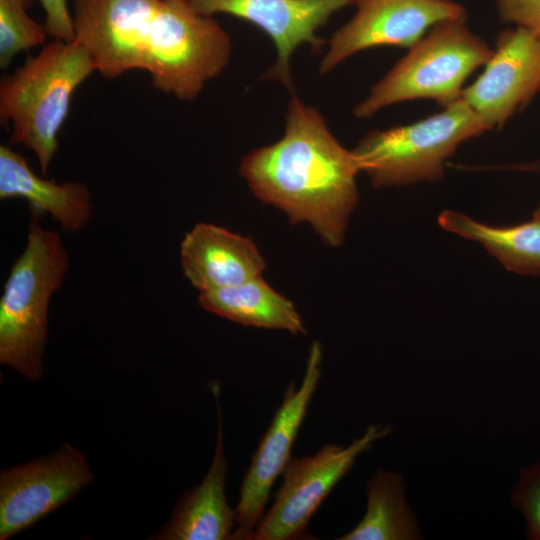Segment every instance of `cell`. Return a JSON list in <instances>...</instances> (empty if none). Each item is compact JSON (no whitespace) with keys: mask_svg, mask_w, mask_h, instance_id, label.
<instances>
[{"mask_svg":"<svg viewBox=\"0 0 540 540\" xmlns=\"http://www.w3.org/2000/svg\"><path fill=\"white\" fill-rule=\"evenodd\" d=\"M34 0H0V67L7 69L16 54L45 44L49 34L27 13Z\"/></svg>","mask_w":540,"mask_h":540,"instance_id":"19","label":"cell"},{"mask_svg":"<svg viewBox=\"0 0 540 540\" xmlns=\"http://www.w3.org/2000/svg\"><path fill=\"white\" fill-rule=\"evenodd\" d=\"M494 50L465 25V19L434 25L353 108L369 118L387 106L428 99L446 107L461 97L466 79L491 59Z\"/></svg>","mask_w":540,"mask_h":540,"instance_id":"6","label":"cell"},{"mask_svg":"<svg viewBox=\"0 0 540 540\" xmlns=\"http://www.w3.org/2000/svg\"><path fill=\"white\" fill-rule=\"evenodd\" d=\"M540 91V38L516 26L502 31L482 74L461 98L489 129L502 128Z\"/></svg>","mask_w":540,"mask_h":540,"instance_id":"12","label":"cell"},{"mask_svg":"<svg viewBox=\"0 0 540 540\" xmlns=\"http://www.w3.org/2000/svg\"><path fill=\"white\" fill-rule=\"evenodd\" d=\"M367 510L359 524L339 540H413L421 534L408 505L400 474L378 470L367 482Z\"/></svg>","mask_w":540,"mask_h":540,"instance_id":"18","label":"cell"},{"mask_svg":"<svg viewBox=\"0 0 540 540\" xmlns=\"http://www.w3.org/2000/svg\"><path fill=\"white\" fill-rule=\"evenodd\" d=\"M93 474L85 456L67 443L53 454L0 474V539L29 528L74 497Z\"/></svg>","mask_w":540,"mask_h":540,"instance_id":"10","label":"cell"},{"mask_svg":"<svg viewBox=\"0 0 540 540\" xmlns=\"http://www.w3.org/2000/svg\"><path fill=\"white\" fill-rule=\"evenodd\" d=\"M390 433L387 425H370L350 445L326 444L314 455L291 458L283 482L268 512L257 525L254 540L300 538L309 521L360 454Z\"/></svg>","mask_w":540,"mask_h":540,"instance_id":"7","label":"cell"},{"mask_svg":"<svg viewBox=\"0 0 540 540\" xmlns=\"http://www.w3.org/2000/svg\"><path fill=\"white\" fill-rule=\"evenodd\" d=\"M488 169H507L522 172H533L540 174V159L532 162L509 164L502 166L487 167Z\"/></svg>","mask_w":540,"mask_h":540,"instance_id":"23","label":"cell"},{"mask_svg":"<svg viewBox=\"0 0 540 540\" xmlns=\"http://www.w3.org/2000/svg\"><path fill=\"white\" fill-rule=\"evenodd\" d=\"M14 198L26 200L32 216L49 214L62 230L71 233L84 229L93 215V198L86 184H58L40 177L24 156L1 145L0 199Z\"/></svg>","mask_w":540,"mask_h":540,"instance_id":"14","label":"cell"},{"mask_svg":"<svg viewBox=\"0 0 540 540\" xmlns=\"http://www.w3.org/2000/svg\"><path fill=\"white\" fill-rule=\"evenodd\" d=\"M356 0H187L199 14L225 13L249 22L271 38L274 64L262 79L276 80L295 92L290 61L297 48L308 44L320 51L326 41L317 35L331 16Z\"/></svg>","mask_w":540,"mask_h":540,"instance_id":"11","label":"cell"},{"mask_svg":"<svg viewBox=\"0 0 540 540\" xmlns=\"http://www.w3.org/2000/svg\"><path fill=\"white\" fill-rule=\"evenodd\" d=\"M437 220L445 231L482 245L507 270L540 276V221L532 218L512 226H492L450 209Z\"/></svg>","mask_w":540,"mask_h":540,"instance_id":"17","label":"cell"},{"mask_svg":"<svg viewBox=\"0 0 540 540\" xmlns=\"http://www.w3.org/2000/svg\"><path fill=\"white\" fill-rule=\"evenodd\" d=\"M180 260L185 277L199 292L241 284L262 276L265 269L251 239L203 222L184 236Z\"/></svg>","mask_w":540,"mask_h":540,"instance_id":"13","label":"cell"},{"mask_svg":"<svg viewBox=\"0 0 540 540\" xmlns=\"http://www.w3.org/2000/svg\"><path fill=\"white\" fill-rule=\"evenodd\" d=\"M94 71V59L81 43L54 39L0 82V122L12 124L10 143L31 150L43 176L58 151L72 94Z\"/></svg>","mask_w":540,"mask_h":540,"instance_id":"3","label":"cell"},{"mask_svg":"<svg viewBox=\"0 0 540 540\" xmlns=\"http://www.w3.org/2000/svg\"><path fill=\"white\" fill-rule=\"evenodd\" d=\"M322 349L312 343L299 387L291 383L244 476L233 539L249 540L264 515L269 492L288 464L293 443L321 378Z\"/></svg>","mask_w":540,"mask_h":540,"instance_id":"8","label":"cell"},{"mask_svg":"<svg viewBox=\"0 0 540 540\" xmlns=\"http://www.w3.org/2000/svg\"><path fill=\"white\" fill-rule=\"evenodd\" d=\"M354 5V16L328 42L320 75L366 49L410 48L437 23L466 17L463 6L451 0H356Z\"/></svg>","mask_w":540,"mask_h":540,"instance_id":"9","label":"cell"},{"mask_svg":"<svg viewBox=\"0 0 540 540\" xmlns=\"http://www.w3.org/2000/svg\"><path fill=\"white\" fill-rule=\"evenodd\" d=\"M69 267L60 235L32 216L26 246L11 266L0 299V363L31 381L43 375L49 304Z\"/></svg>","mask_w":540,"mask_h":540,"instance_id":"4","label":"cell"},{"mask_svg":"<svg viewBox=\"0 0 540 540\" xmlns=\"http://www.w3.org/2000/svg\"><path fill=\"white\" fill-rule=\"evenodd\" d=\"M239 173L258 199L285 212L292 224H310L330 247L343 243L359 202L360 170L322 114L295 92L283 136L248 153Z\"/></svg>","mask_w":540,"mask_h":540,"instance_id":"2","label":"cell"},{"mask_svg":"<svg viewBox=\"0 0 540 540\" xmlns=\"http://www.w3.org/2000/svg\"><path fill=\"white\" fill-rule=\"evenodd\" d=\"M490 130L461 97L419 121L367 132L352 154L375 188L442 180L444 166L465 141Z\"/></svg>","mask_w":540,"mask_h":540,"instance_id":"5","label":"cell"},{"mask_svg":"<svg viewBox=\"0 0 540 540\" xmlns=\"http://www.w3.org/2000/svg\"><path fill=\"white\" fill-rule=\"evenodd\" d=\"M218 433L214 457L203 481L180 498L172 518L152 539L225 540L233 539L236 511L227 503L225 480L228 462L224 455L218 389Z\"/></svg>","mask_w":540,"mask_h":540,"instance_id":"15","label":"cell"},{"mask_svg":"<svg viewBox=\"0 0 540 540\" xmlns=\"http://www.w3.org/2000/svg\"><path fill=\"white\" fill-rule=\"evenodd\" d=\"M72 16L75 40L103 77L142 69L180 100L196 99L230 61L228 33L187 0H75Z\"/></svg>","mask_w":540,"mask_h":540,"instance_id":"1","label":"cell"},{"mask_svg":"<svg viewBox=\"0 0 540 540\" xmlns=\"http://www.w3.org/2000/svg\"><path fill=\"white\" fill-rule=\"evenodd\" d=\"M496 5L502 21L540 38V0H496Z\"/></svg>","mask_w":540,"mask_h":540,"instance_id":"21","label":"cell"},{"mask_svg":"<svg viewBox=\"0 0 540 540\" xmlns=\"http://www.w3.org/2000/svg\"><path fill=\"white\" fill-rule=\"evenodd\" d=\"M533 218L540 221V204L538 205L537 209L535 210L533 214Z\"/></svg>","mask_w":540,"mask_h":540,"instance_id":"24","label":"cell"},{"mask_svg":"<svg viewBox=\"0 0 540 540\" xmlns=\"http://www.w3.org/2000/svg\"><path fill=\"white\" fill-rule=\"evenodd\" d=\"M45 12L44 26L53 39L72 42L75 40L73 16L67 0H40Z\"/></svg>","mask_w":540,"mask_h":540,"instance_id":"22","label":"cell"},{"mask_svg":"<svg viewBox=\"0 0 540 540\" xmlns=\"http://www.w3.org/2000/svg\"><path fill=\"white\" fill-rule=\"evenodd\" d=\"M198 303L203 309L244 326L286 330L295 335L305 333L292 301L276 292L262 276L199 292Z\"/></svg>","mask_w":540,"mask_h":540,"instance_id":"16","label":"cell"},{"mask_svg":"<svg viewBox=\"0 0 540 540\" xmlns=\"http://www.w3.org/2000/svg\"><path fill=\"white\" fill-rule=\"evenodd\" d=\"M511 502L526 520L527 538L540 540V461L521 470Z\"/></svg>","mask_w":540,"mask_h":540,"instance_id":"20","label":"cell"}]
</instances>
